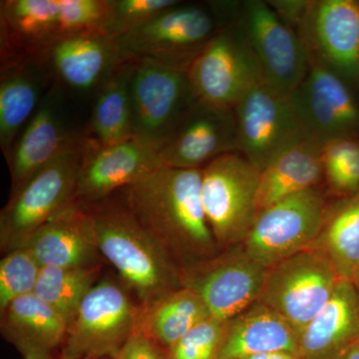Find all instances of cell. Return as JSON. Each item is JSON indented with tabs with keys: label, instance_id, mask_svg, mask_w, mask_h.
Here are the masks:
<instances>
[{
	"label": "cell",
	"instance_id": "16",
	"mask_svg": "<svg viewBox=\"0 0 359 359\" xmlns=\"http://www.w3.org/2000/svg\"><path fill=\"white\" fill-rule=\"evenodd\" d=\"M309 137L325 145L347 136H359V100L348 82L311 60L308 75L292 94Z\"/></svg>",
	"mask_w": 359,
	"mask_h": 359
},
{
	"label": "cell",
	"instance_id": "9",
	"mask_svg": "<svg viewBox=\"0 0 359 359\" xmlns=\"http://www.w3.org/2000/svg\"><path fill=\"white\" fill-rule=\"evenodd\" d=\"M140 311L121 285L110 280L97 283L68 327L61 358H115L137 330Z\"/></svg>",
	"mask_w": 359,
	"mask_h": 359
},
{
	"label": "cell",
	"instance_id": "7",
	"mask_svg": "<svg viewBox=\"0 0 359 359\" xmlns=\"http://www.w3.org/2000/svg\"><path fill=\"white\" fill-rule=\"evenodd\" d=\"M134 139L159 151L198 102L188 71L143 60L130 80Z\"/></svg>",
	"mask_w": 359,
	"mask_h": 359
},
{
	"label": "cell",
	"instance_id": "17",
	"mask_svg": "<svg viewBox=\"0 0 359 359\" xmlns=\"http://www.w3.org/2000/svg\"><path fill=\"white\" fill-rule=\"evenodd\" d=\"M62 87L53 82L32 119L21 132L7 159L11 192L84 138L71 131L65 120Z\"/></svg>",
	"mask_w": 359,
	"mask_h": 359
},
{
	"label": "cell",
	"instance_id": "29",
	"mask_svg": "<svg viewBox=\"0 0 359 359\" xmlns=\"http://www.w3.org/2000/svg\"><path fill=\"white\" fill-rule=\"evenodd\" d=\"M311 249L327 257L340 280L353 282L359 271V192L328 209L323 231Z\"/></svg>",
	"mask_w": 359,
	"mask_h": 359
},
{
	"label": "cell",
	"instance_id": "10",
	"mask_svg": "<svg viewBox=\"0 0 359 359\" xmlns=\"http://www.w3.org/2000/svg\"><path fill=\"white\" fill-rule=\"evenodd\" d=\"M261 171L238 152L217 158L202 169V202L218 245L243 242L257 215Z\"/></svg>",
	"mask_w": 359,
	"mask_h": 359
},
{
	"label": "cell",
	"instance_id": "20",
	"mask_svg": "<svg viewBox=\"0 0 359 359\" xmlns=\"http://www.w3.org/2000/svg\"><path fill=\"white\" fill-rule=\"evenodd\" d=\"M40 266L78 268L100 264L93 215L76 203L49 219L26 242Z\"/></svg>",
	"mask_w": 359,
	"mask_h": 359
},
{
	"label": "cell",
	"instance_id": "31",
	"mask_svg": "<svg viewBox=\"0 0 359 359\" xmlns=\"http://www.w3.org/2000/svg\"><path fill=\"white\" fill-rule=\"evenodd\" d=\"M323 163L325 179L332 192L346 198L359 192V136L325 143Z\"/></svg>",
	"mask_w": 359,
	"mask_h": 359
},
{
	"label": "cell",
	"instance_id": "12",
	"mask_svg": "<svg viewBox=\"0 0 359 359\" xmlns=\"http://www.w3.org/2000/svg\"><path fill=\"white\" fill-rule=\"evenodd\" d=\"M235 20L210 40L188 70L198 100L219 109L233 110L252 87L263 82Z\"/></svg>",
	"mask_w": 359,
	"mask_h": 359
},
{
	"label": "cell",
	"instance_id": "19",
	"mask_svg": "<svg viewBox=\"0 0 359 359\" xmlns=\"http://www.w3.org/2000/svg\"><path fill=\"white\" fill-rule=\"evenodd\" d=\"M237 152L233 110L198 101L158 151L163 166L204 169L217 158Z\"/></svg>",
	"mask_w": 359,
	"mask_h": 359
},
{
	"label": "cell",
	"instance_id": "33",
	"mask_svg": "<svg viewBox=\"0 0 359 359\" xmlns=\"http://www.w3.org/2000/svg\"><path fill=\"white\" fill-rule=\"evenodd\" d=\"M111 13L112 0H60L59 37L82 33L108 34Z\"/></svg>",
	"mask_w": 359,
	"mask_h": 359
},
{
	"label": "cell",
	"instance_id": "25",
	"mask_svg": "<svg viewBox=\"0 0 359 359\" xmlns=\"http://www.w3.org/2000/svg\"><path fill=\"white\" fill-rule=\"evenodd\" d=\"M276 351L299 356V334L280 314L257 302L229 321L216 359H244Z\"/></svg>",
	"mask_w": 359,
	"mask_h": 359
},
{
	"label": "cell",
	"instance_id": "41",
	"mask_svg": "<svg viewBox=\"0 0 359 359\" xmlns=\"http://www.w3.org/2000/svg\"><path fill=\"white\" fill-rule=\"evenodd\" d=\"M58 359H66V358H58Z\"/></svg>",
	"mask_w": 359,
	"mask_h": 359
},
{
	"label": "cell",
	"instance_id": "15",
	"mask_svg": "<svg viewBox=\"0 0 359 359\" xmlns=\"http://www.w3.org/2000/svg\"><path fill=\"white\" fill-rule=\"evenodd\" d=\"M162 167L158 151L136 139L102 146L86 136L75 203L90 205L109 199Z\"/></svg>",
	"mask_w": 359,
	"mask_h": 359
},
{
	"label": "cell",
	"instance_id": "27",
	"mask_svg": "<svg viewBox=\"0 0 359 359\" xmlns=\"http://www.w3.org/2000/svg\"><path fill=\"white\" fill-rule=\"evenodd\" d=\"M210 316L199 295L182 287L147 308H141L137 328L168 351Z\"/></svg>",
	"mask_w": 359,
	"mask_h": 359
},
{
	"label": "cell",
	"instance_id": "14",
	"mask_svg": "<svg viewBox=\"0 0 359 359\" xmlns=\"http://www.w3.org/2000/svg\"><path fill=\"white\" fill-rule=\"evenodd\" d=\"M297 35L316 61L347 82L359 79V1L320 0L311 8Z\"/></svg>",
	"mask_w": 359,
	"mask_h": 359
},
{
	"label": "cell",
	"instance_id": "6",
	"mask_svg": "<svg viewBox=\"0 0 359 359\" xmlns=\"http://www.w3.org/2000/svg\"><path fill=\"white\" fill-rule=\"evenodd\" d=\"M327 212L318 187L278 201L257 212L243 241L245 252L269 269L311 249L320 237Z\"/></svg>",
	"mask_w": 359,
	"mask_h": 359
},
{
	"label": "cell",
	"instance_id": "28",
	"mask_svg": "<svg viewBox=\"0 0 359 359\" xmlns=\"http://www.w3.org/2000/svg\"><path fill=\"white\" fill-rule=\"evenodd\" d=\"M133 62H123L97 92L86 136L111 146L134 139L130 80Z\"/></svg>",
	"mask_w": 359,
	"mask_h": 359
},
{
	"label": "cell",
	"instance_id": "42",
	"mask_svg": "<svg viewBox=\"0 0 359 359\" xmlns=\"http://www.w3.org/2000/svg\"><path fill=\"white\" fill-rule=\"evenodd\" d=\"M358 346H359V340H358Z\"/></svg>",
	"mask_w": 359,
	"mask_h": 359
},
{
	"label": "cell",
	"instance_id": "30",
	"mask_svg": "<svg viewBox=\"0 0 359 359\" xmlns=\"http://www.w3.org/2000/svg\"><path fill=\"white\" fill-rule=\"evenodd\" d=\"M100 271V264L78 268L43 266L34 294L70 325L85 297L98 283Z\"/></svg>",
	"mask_w": 359,
	"mask_h": 359
},
{
	"label": "cell",
	"instance_id": "40",
	"mask_svg": "<svg viewBox=\"0 0 359 359\" xmlns=\"http://www.w3.org/2000/svg\"><path fill=\"white\" fill-rule=\"evenodd\" d=\"M96 359H115V358H96Z\"/></svg>",
	"mask_w": 359,
	"mask_h": 359
},
{
	"label": "cell",
	"instance_id": "22",
	"mask_svg": "<svg viewBox=\"0 0 359 359\" xmlns=\"http://www.w3.org/2000/svg\"><path fill=\"white\" fill-rule=\"evenodd\" d=\"M359 340L353 283L340 280L330 301L299 334V359H342Z\"/></svg>",
	"mask_w": 359,
	"mask_h": 359
},
{
	"label": "cell",
	"instance_id": "35",
	"mask_svg": "<svg viewBox=\"0 0 359 359\" xmlns=\"http://www.w3.org/2000/svg\"><path fill=\"white\" fill-rule=\"evenodd\" d=\"M180 4L178 0H112L108 35L117 39Z\"/></svg>",
	"mask_w": 359,
	"mask_h": 359
},
{
	"label": "cell",
	"instance_id": "3",
	"mask_svg": "<svg viewBox=\"0 0 359 359\" xmlns=\"http://www.w3.org/2000/svg\"><path fill=\"white\" fill-rule=\"evenodd\" d=\"M238 6V1H180L116 39L120 59L188 71L210 40L235 20Z\"/></svg>",
	"mask_w": 359,
	"mask_h": 359
},
{
	"label": "cell",
	"instance_id": "26",
	"mask_svg": "<svg viewBox=\"0 0 359 359\" xmlns=\"http://www.w3.org/2000/svg\"><path fill=\"white\" fill-rule=\"evenodd\" d=\"M323 149V144L309 139L283 153L262 171L257 212L285 198L318 187L325 179Z\"/></svg>",
	"mask_w": 359,
	"mask_h": 359
},
{
	"label": "cell",
	"instance_id": "11",
	"mask_svg": "<svg viewBox=\"0 0 359 359\" xmlns=\"http://www.w3.org/2000/svg\"><path fill=\"white\" fill-rule=\"evenodd\" d=\"M339 280L327 257L302 250L269 269L257 302L280 314L299 334L327 306Z\"/></svg>",
	"mask_w": 359,
	"mask_h": 359
},
{
	"label": "cell",
	"instance_id": "1",
	"mask_svg": "<svg viewBox=\"0 0 359 359\" xmlns=\"http://www.w3.org/2000/svg\"><path fill=\"white\" fill-rule=\"evenodd\" d=\"M180 273L215 257L202 202V170L162 167L115 195Z\"/></svg>",
	"mask_w": 359,
	"mask_h": 359
},
{
	"label": "cell",
	"instance_id": "36",
	"mask_svg": "<svg viewBox=\"0 0 359 359\" xmlns=\"http://www.w3.org/2000/svg\"><path fill=\"white\" fill-rule=\"evenodd\" d=\"M115 359H169L167 351L137 328Z\"/></svg>",
	"mask_w": 359,
	"mask_h": 359
},
{
	"label": "cell",
	"instance_id": "34",
	"mask_svg": "<svg viewBox=\"0 0 359 359\" xmlns=\"http://www.w3.org/2000/svg\"><path fill=\"white\" fill-rule=\"evenodd\" d=\"M229 321L210 316L167 351L169 359H216Z\"/></svg>",
	"mask_w": 359,
	"mask_h": 359
},
{
	"label": "cell",
	"instance_id": "8",
	"mask_svg": "<svg viewBox=\"0 0 359 359\" xmlns=\"http://www.w3.org/2000/svg\"><path fill=\"white\" fill-rule=\"evenodd\" d=\"M235 21L256 59L263 83L292 95L311 67V56L301 37L268 1L240 2Z\"/></svg>",
	"mask_w": 359,
	"mask_h": 359
},
{
	"label": "cell",
	"instance_id": "2",
	"mask_svg": "<svg viewBox=\"0 0 359 359\" xmlns=\"http://www.w3.org/2000/svg\"><path fill=\"white\" fill-rule=\"evenodd\" d=\"M93 215L101 256L147 308L182 287L178 266L119 200L84 205Z\"/></svg>",
	"mask_w": 359,
	"mask_h": 359
},
{
	"label": "cell",
	"instance_id": "21",
	"mask_svg": "<svg viewBox=\"0 0 359 359\" xmlns=\"http://www.w3.org/2000/svg\"><path fill=\"white\" fill-rule=\"evenodd\" d=\"M60 0H6L0 4L1 65L36 60L59 39Z\"/></svg>",
	"mask_w": 359,
	"mask_h": 359
},
{
	"label": "cell",
	"instance_id": "37",
	"mask_svg": "<svg viewBox=\"0 0 359 359\" xmlns=\"http://www.w3.org/2000/svg\"><path fill=\"white\" fill-rule=\"evenodd\" d=\"M268 4L278 18L295 32L306 20L311 6V0H275Z\"/></svg>",
	"mask_w": 359,
	"mask_h": 359
},
{
	"label": "cell",
	"instance_id": "39",
	"mask_svg": "<svg viewBox=\"0 0 359 359\" xmlns=\"http://www.w3.org/2000/svg\"><path fill=\"white\" fill-rule=\"evenodd\" d=\"M351 283H353L354 289H355L356 295H358V304H359V271H358V273H356V275L354 276L353 282H351Z\"/></svg>",
	"mask_w": 359,
	"mask_h": 359
},
{
	"label": "cell",
	"instance_id": "18",
	"mask_svg": "<svg viewBox=\"0 0 359 359\" xmlns=\"http://www.w3.org/2000/svg\"><path fill=\"white\" fill-rule=\"evenodd\" d=\"M36 61L62 88L79 93L97 90L121 65L117 40L105 33L65 35L54 40Z\"/></svg>",
	"mask_w": 359,
	"mask_h": 359
},
{
	"label": "cell",
	"instance_id": "24",
	"mask_svg": "<svg viewBox=\"0 0 359 359\" xmlns=\"http://www.w3.org/2000/svg\"><path fill=\"white\" fill-rule=\"evenodd\" d=\"M68 323L34 294L11 302L1 313V334L23 359H54L62 348Z\"/></svg>",
	"mask_w": 359,
	"mask_h": 359
},
{
	"label": "cell",
	"instance_id": "4",
	"mask_svg": "<svg viewBox=\"0 0 359 359\" xmlns=\"http://www.w3.org/2000/svg\"><path fill=\"white\" fill-rule=\"evenodd\" d=\"M85 149L86 135L11 192V199L0 214L2 252L6 254L25 247L35 231L74 204Z\"/></svg>",
	"mask_w": 359,
	"mask_h": 359
},
{
	"label": "cell",
	"instance_id": "5",
	"mask_svg": "<svg viewBox=\"0 0 359 359\" xmlns=\"http://www.w3.org/2000/svg\"><path fill=\"white\" fill-rule=\"evenodd\" d=\"M237 152L259 171L302 142L311 139L292 95L261 82L233 108Z\"/></svg>",
	"mask_w": 359,
	"mask_h": 359
},
{
	"label": "cell",
	"instance_id": "38",
	"mask_svg": "<svg viewBox=\"0 0 359 359\" xmlns=\"http://www.w3.org/2000/svg\"><path fill=\"white\" fill-rule=\"evenodd\" d=\"M342 359H359V346L355 344Z\"/></svg>",
	"mask_w": 359,
	"mask_h": 359
},
{
	"label": "cell",
	"instance_id": "32",
	"mask_svg": "<svg viewBox=\"0 0 359 359\" xmlns=\"http://www.w3.org/2000/svg\"><path fill=\"white\" fill-rule=\"evenodd\" d=\"M41 269L25 247L6 252L0 262V313L15 299L34 294Z\"/></svg>",
	"mask_w": 359,
	"mask_h": 359
},
{
	"label": "cell",
	"instance_id": "13",
	"mask_svg": "<svg viewBox=\"0 0 359 359\" xmlns=\"http://www.w3.org/2000/svg\"><path fill=\"white\" fill-rule=\"evenodd\" d=\"M268 271L238 249L184 269L180 278L182 287L199 295L212 316L231 320L259 302Z\"/></svg>",
	"mask_w": 359,
	"mask_h": 359
},
{
	"label": "cell",
	"instance_id": "23",
	"mask_svg": "<svg viewBox=\"0 0 359 359\" xmlns=\"http://www.w3.org/2000/svg\"><path fill=\"white\" fill-rule=\"evenodd\" d=\"M52 82L48 70L34 59H20L1 65L0 147L6 160Z\"/></svg>",
	"mask_w": 359,
	"mask_h": 359
}]
</instances>
